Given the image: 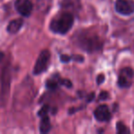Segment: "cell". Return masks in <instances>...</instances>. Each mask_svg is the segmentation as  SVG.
<instances>
[{
  "label": "cell",
  "instance_id": "cell-1",
  "mask_svg": "<svg viewBox=\"0 0 134 134\" xmlns=\"http://www.w3.org/2000/svg\"><path fill=\"white\" fill-rule=\"evenodd\" d=\"M76 43L81 49L88 52H98L103 47V42L99 36L90 31L79 32L76 37Z\"/></svg>",
  "mask_w": 134,
  "mask_h": 134
},
{
  "label": "cell",
  "instance_id": "cell-2",
  "mask_svg": "<svg viewBox=\"0 0 134 134\" xmlns=\"http://www.w3.org/2000/svg\"><path fill=\"white\" fill-rule=\"evenodd\" d=\"M74 24V16L70 12H63L56 16L50 23V29L52 32L65 34L71 30Z\"/></svg>",
  "mask_w": 134,
  "mask_h": 134
},
{
  "label": "cell",
  "instance_id": "cell-3",
  "mask_svg": "<svg viewBox=\"0 0 134 134\" xmlns=\"http://www.w3.org/2000/svg\"><path fill=\"white\" fill-rule=\"evenodd\" d=\"M10 82H11V74L10 67L6 65L1 74V86H0V103L4 105L9 93Z\"/></svg>",
  "mask_w": 134,
  "mask_h": 134
},
{
  "label": "cell",
  "instance_id": "cell-4",
  "mask_svg": "<svg viewBox=\"0 0 134 134\" xmlns=\"http://www.w3.org/2000/svg\"><path fill=\"white\" fill-rule=\"evenodd\" d=\"M51 59V53L48 50H44L41 52L37 59V62L35 63L33 69V74L35 75H39L45 72L48 68L49 63Z\"/></svg>",
  "mask_w": 134,
  "mask_h": 134
},
{
  "label": "cell",
  "instance_id": "cell-5",
  "mask_svg": "<svg viewBox=\"0 0 134 134\" xmlns=\"http://www.w3.org/2000/svg\"><path fill=\"white\" fill-rule=\"evenodd\" d=\"M115 9L122 16H130L134 13L133 0H116Z\"/></svg>",
  "mask_w": 134,
  "mask_h": 134
},
{
  "label": "cell",
  "instance_id": "cell-6",
  "mask_svg": "<svg viewBox=\"0 0 134 134\" xmlns=\"http://www.w3.org/2000/svg\"><path fill=\"white\" fill-rule=\"evenodd\" d=\"M134 72L130 67H125L120 71L119 79H118V85L121 88H128L131 85V80L133 78Z\"/></svg>",
  "mask_w": 134,
  "mask_h": 134
},
{
  "label": "cell",
  "instance_id": "cell-7",
  "mask_svg": "<svg viewBox=\"0 0 134 134\" xmlns=\"http://www.w3.org/2000/svg\"><path fill=\"white\" fill-rule=\"evenodd\" d=\"M15 8L21 16L29 17L33 9V5L30 0H16Z\"/></svg>",
  "mask_w": 134,
  "mask_h": 134
},
{
  "label": "cell",
  "instance_id": "cell-8",
  "mask_svg": "<svg viewBox=\"0 0 134 134\" xmlns=\"http://www.w3.org/2000/svg\"><path fill=\"white\" fill-rule=\"evenodd\" d=\"M94 116L98 121H108L111 118L109 108L106 105H100L94 111Z\"/></svg>",
  "mask_w": 134,
  "mask_h": 134
},
{
  "label": "cell",
  "instance_id": "cell-9",
  "mask_svg": "<svg viewBox=\"0 0 134 134\" xmlns=\"http://www.w3.org/2000/svg\"><path fill=\"white\" fill-rule=\"evenodd\" d=\"M22 26H23V20L21 19H17L10 21L7 30H8V31L9 33L14 34V33H17Z\"/></svg>",
  "mask_w": 134,
  "mask_h": 134
},
{
  "label": "cell",
  "instance_id": "cell-10",
  "mask_svg": "<svg viewBox=\"0 0 134 134\" xmlns=\"http://www.w3.org/2000/svg\"><path fill=\"white\" fill-rule=\"evenodd\" d=\"M51 128H52V125H51L48 116L46 115L41 117V124H40V131H41V133H47V132L50 131Z\"/></svg>",
  "mask_w": 134,
  "mask_h": 134
},
{
  "label": "cell",
  "instance_id": "cell-11",
  "mask_svg": "<svg viewBox=\"0 0 134 134\" xmlns=\"http://www.w3.org/2000/svg\"><path fill=\"white\" fill-rule=\"evenodd\" d=\"M117 132L119 134H124V133H130V130L127 128V126L122 122H118L117 123Z\"/></svg>",
  "mask_w": 134,
  "mask_h": 134
},
{
  "label": "cell",
  "instance_id": "cell-12",
  "mask_svg": "<svg viewBox=\"0 0 134 134\" xmlns=\"http://www.w3.org/2000/svg\"><path fill=\"white\" fill-rule=\"evenodd\" d=\"M59 80H58V78L56 79V80H48L46 83V86L48 89L50 90H55L57 89L58 86H59Z\"/></svg>",
  "mask_w": 134,
  "mask_h": 134
},
{
  "label": "cell",
  "instance_id": "cell-13",
  "mask_svg": "<svg viewBox=\"0 0 134 134\" xmlns=\"http://www.w3.org/2000/svg\"><path fill=\"white\" fill-rule=\"evenodd\" d=\"M49 107L48 106H43L42 108L40 109V111H39V113H38V115L40 116V117H43V116H46L47 114H48V112H49Z\"/></svg>",
  "mask_w": 134,
  "mask_h": 134
},
{
  "label": "cell",
  "instance_id": "cell-14",
  "mask_svg": "<svg viewBox=\"0 0 134 134\" xmlns=\"http://www.w3.org/2000/svg\"><path fill=\"white\" fill-rule=\"evenodd\" d=\"M58 80H59V84L60 85H63V86H65L67 87H72V83L70 80L68 79H60L58 77Z\"/></svg>",
  "mask_w": 134,
  "mask_h": 134
},
{
  "label": "cell",
  "instance_id": "cell-15",
  "mask_svg": "<svg viewBox=\"0 0 134 134\" xmlns=\"http://www.w3.org/2000/svg\"><path fill=\"white\" fill-rule=\"evenodd\" d=\"M108 98V92H102V93H100V95H99V99L100 100H106V99Z\"/></svg>",
  "mask_w": 134,
  "mask_h": 134
},
{
  "label": "cell",
  "instance_id": "cell-16",
  "mask_svg": "<svg viewBox=\"0 0 134 134\" xmlns=\"http://www.w3.org/2000/svg\"><path fill=\"white\" fill-rule=\"evenodd\" d=\"M61 61L63 63H68V62L71 61V57L68 55H62L61 56Z\"/></svg>",
  "mask_w": 134,
  "mask_h": 134
},
{
  "label": "cell",
  "instance_id": "cell-17",
  "mask_svg": "<svg viewBox=\"0 0 134 134\" xmlns=\"http://www.w3.org/2000/svg\"><path fill=\"white\" fill-rule=\"evenodd\" d=\"M104 80H105L104 75H99L98 76H97V85H101L103 82H104Z\"/></svg>",
  "mask_w": 134,
  "mask_h": 134
},
{
  "label": "cell",
  "instance_id": "cell-18",
  "mask_svg": "<svg viewBox=\"0 0 134 134\" xmlns=\"http://www.w3.org/2000/svg\"><path fill=\"white\" fill-rule=\"evenodd\" d=\"M4 57H5L4 53H3L2 52H0V63H1V62H2V60L4 59Z\"/></svg>",
  "mask_w": 134,
  "mask_h": 134
}]
</instances>
